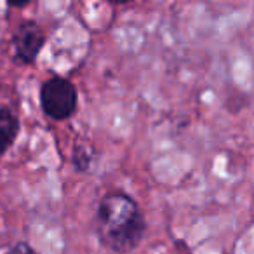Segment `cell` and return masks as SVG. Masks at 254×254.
<instances>
[{
	"label": "cell",
	"mask_w": 254,
	"mask_h": 254,
	"mask_svg": "<svg viewBox=\"0 0 254 254\" xmlns=\"http://www.w3.org/2000/svg\"><path fill=\"white\" fill-rule=\"evenodd\" d=\"M99 240L115 253H127L139 244L145 219L138 204L126 193H110L101 198L96 211Z\"/></svg>",
	"instance_id": "obj_1"
},
{
	"label": "cell",
	"mask_w": 254,
	"mask_h": 254,
	"mask_svg": "<svg viewBox=\"0 0 254 254\" xmlns=\"http://www.w3.org/2000/svg\"><path fill=\"white\" fill-rule=\"evenodd\" d=\"M77 89L70 80L54 77L40 87V105L47 117L54 120H66L77 110Z\"/></svg>",
	"instance_id": "obj_2"
},
{
	"label": "cell",
	"mask_w": 254,
	"mask_h": 254,
	"mask_svg": "<svg viewBox=\"0 0 254 254\" xmlns=\"http://www.w3.org/2000/svg\"><path fill=\"white\" fill-rule=\"evenodd\" d=\"M46 44L42 28L33 21H25L14 33V60L19 64H32Z\"/></svg>",
	"instance_id": "obj_3"
},
{
	"label": "cell",
	"mask_w": 254,
	"mask_h": 254,
	"mask_svg": "<svg viewBox=\"0 0 254 254\" xmlns=\"http://www.w3.org/2000/svg\"><path fill=\"white\" fill-rule=\"evenodd\" d=\"M19 131V122L14 113L7 108H0V155H4L14 143Z\"/></svg>",
	"instance_id": "obj_4"
},
{
	"label": "cell",
	"mask_w": 254,
	"mask_h": 254,
	"mask_svg": "<svg viewBox=\"0 0 254 254\" xmlns=\"http://www.w3.org/2000/svg\"><path fill=\"white\" fill-rule=\"evenodd\" d=\"M71 162H73L75 169L84 173L91 167V162H92V152L87 148V146H77L71 155Z\"/></svg>",
	"instance_id": "obj_5"
},
{
	"label": "cell",
	"mask_w": 254,
	"mask_h": 254,
	"mask_svg": "<svg viewBox=\"0 0 254 254\" xmlns=\"http://www.w3.org/2000/svg\"><path fill=\"white\" fill-rule=\"evenodd\" d=\"M5 254H37V253L28 246V244H16V246L11 247Z\"/></svg>",
	"instance_id": "obj_6"
},
{
	"label": "cell",
	"mask_w": 254,
	"mask_h": 254,
	"mask_svg": "<svg viewBox=\"0 0 254 254\" xmlns=\"http://www.w3.org/2000/svg\"><path fill=\"white\" fill-rule=\"evenodd\" d=\"M30 2H32V0H7V4L12 5V7H25Z\"/></svg>",
	"instance_id": "obj_7"
},
{
	"label": "cell",
	"mask_w": 254,
	"mask_h": 254,
	"mask_svg": "<svg viewBox=\"0 0 254 254\" xmlns=\"http://www.w3.org/2000/svg\"><path fill=\"white\" fill-rule=\"evenodd\" d=\"M115 4H126V2H131V0H112Z\"/></svg>",
	"instance_id": "obj_8"
}]
</instances>
